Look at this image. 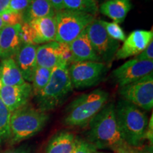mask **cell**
I'll return each mask as SVG.
<instances>
[{
    "instance_id": "6da1fadb",
    "label": "cell",
    "mask_w": 153,
    "mask_h": 153,
    "mask_svg": "<svg viewBox=\"0 0 153 153\" xmlns=\"http://www.w3.org/2000/svg\"><path fill=\"white\" fill-rule=\"evenodd\" d=\"M88 142L96 148L116 150L125 144L117 120L114 103L106 104L89 122Z\"/></svg>"
},
{
    "instance_id": "7a4b0ae2",
    "label": "cell",
    "mask_w": 153,
    "mask_h": 153,
    "mask_svg": "<svg viewBox=\"0 0 153 153\" xmlns=\"http://www.w3.org/2000/svg\"><path fill=\"white\" fill-rule=\"evenodd\" d=\"M116 120L123 139L132 148H139L145 140L148 124L147 114L140 108L122 99L115 106Z\"/></svg>"
},
{
    "instance_id": "3957f363",
    "label": "cell",
    "mask_w": 153,
    "mask_h": 153,
    "mask_svg": "<svg viewBox=\"0 0 153 153\" xmlns=\"http://www.w3.org/2000/svg\"><path fill=\"white\" fill-rule=\"evenodd\" d=\"M109 94L103 89H95L76 97L68 105L63 123L70 127H84L89 123L106 104Z\"/></svg>"
},
{
    "instance_id": "277c9868",
    "label": "cell",
    "mask_w": 153,
    "mask_h": 153,
    "mask_svg": "<svg viewBox=\"0 0 153 153\" xmlns=\"http://www.w3.org/2000/svg\"><path fill=\"white\" fill-rule=\"evenodd\" d=\"M72 89L69 66L59 65L55 67L48 83L35 97L37 108L46 113L55 109L64 102Z\"/></svg>"
},
{
    "instance_id": "5b68a950",
    "label": "cell",
    "mask_w": 153,
    "mask_h": 153,
    "mask_svg": "<svg viewBox=\"0 0 153 153\" xmlns=\"http://www.w3.org/2000/svg\"><path fill=\"white\" fill-rule=\"evenodd\" d=\"M49 116L46 112L26 104L11 112L10 142L18 143L39 133L46 125Z\"/></svg>"
},
{
    "instance_id": "8992f818",
    "label": "cell",
    "mask_w": 153,
    "mask_h": 153,
    "mask_svg": "<svg viewBox=\"0 0 153 153\" xmlns=\"http://www.w3.org/2000/svg\"><path fill=\"white\" fill-rule=\"evenodd\" d=\"M57 33L55 41L70 43L95 19L87 13L63 9L55 11Z\"/></svg>"
},
{
    "instance_id": "52a82bcc",
    "label": "cell",
    "mask_w": 153,
    "mask_h": 153,
    "mask_svg": "<svg viewBox=\"0 0 153 153\" xmlns=\"http://www.w3.org/2000/svg\"><path fill=\"white\" fill-rule=\"evenodd\" d=\"M108 71V66L104 62L84 61L74 62L69 66V74L72 87L81 89L98 85Z\"/></svg>"
},
{
    "instance_id": "ba28073f",
    "label": "cell",
    "mask_w": 153,
    "mask_h": 153,
    "mask_svg": "<svg viewBox=\"0 0 153 153\" xmlns=\"http://www.w3.org/2000/svg\"><path fill=\"white\" fill-rule=\"evenodd\" d=\"M86 29L91 45L100 61L108 67L110 66L119 49V42L108 36L99 19H95Z\"/></svg>"
},
{
    "instance_id": "9c48e42d",
    "label": "cell",
    "mask_w": 153,
    "mask_h": 153,
    "mask_svg": "<svg viewBox=\"0 0 153 153\" xmlns=\"http://www.w3.org/2000/svg\"><path fill=\"white\" fill-rule=\"evenodd\" d=\"M119 93L123 99L138 108L150 111L153 107V72L119 87Z\"/></svg>"
},
{
    "instance_id": "30bf717a",
    "label": "cell",
    "mask_w": 153,
    "mask_h": 153,
    "mask_svg": "<svg viewBox=\"0 0 153 153\" xmlns=\"http://www.w3.org/2000/svg\"><path fill=\"white\" fill-rule=\"evenodd\" d=\"M153 61L131 59L112 72V78L119 87L129 85L152 72Z\"/></svg>"
},
{
    "instance_id": "8fae6325",
    "label": "cell",
    "mask_w": 153,
    "mask_h": 153,
    "mask_svg": "<svg viewBox=\"0 0 153 153\" xmlns=\"http://www.w3.org/2000/svg\"><path fill=\"white\" fill-rule=\"evenodd\" d=\"M153 41L152 30H135L126 37L120 48L118 50L115 58L123 60L138 55Z\"/></svg>"
},
{
    "instance_id": "7c38bea8",
    "label": "cell",
    "mask_w": 153,
    "mask_h": 153,
    "mask_svg": "<svg viewBox=\"0 0 153 153\" xmlns=\"http://www.w3.org/2000/svg\"><path fill=\"white\" fill-rule=\"evenodd\" d=\"M32 95V86L28 82L19 85H3L0 89V98L11 113L28 104Z\"/></svg>"
},
{
    "instance_id": "4fadbf2b",
    "label": "cell",
    "mask_w": 153,
    "mask_h": 153,
    "mask_svg": "<svg viewBox=\"0 0 153 153\" xmlns=\"http://www.w3.org/2000/svg\"><path fill=\"white\" fill-rule=\"evenodd\" d=\"M22 24L5 26L0 30V58L14 57L23 45L21 38Z\"/></svg>"
},
{
    "instance_id": "5bb4252c",
    "label": "cell",
    "mask_w": 153,
    "mask_h": 153,
    "mask_svg": "<svg viewBox=\"0 0 153 153\" xmlns=\"http://www.w3.org/2000/svg\"><path fill=\"white\" fill-rule=\"evenodd\" d=\"M38 45L33 44H23L15 55L14 59L24 80L31 82L37 68L36 50Z\"/></svg>"
},
{
    "instance_id": "9a60e30c",
    "label": "cell",
    "mask_w": 153,
    "mask_h": 153,
    "mask_svg": "<svg viewBox=\"0 0 153 153\" xmlns=\"http://www.w3.org/2000/svg\"><path fill=\"white\" fill-rule=\"evenodd\" d=\"M28 24L33 31L34 45L55 41L57 33V23L55 16L34 19Z\"/></svg>"
},
{
    "instance_id": "2e32d148",
    "label": "cell",
    "mask_w": 153,
    "mask_h": 153,
    "mask_svg": "<svg viewBox=\"0 0 153 153\" xmlns=\"http://www.w3.org/2000/svg\"><path fill=\"white\" fill-rule=\"evenodd\" d=\"M86 28L73 41L69 43L72 54V63L84 61L101 62L91 45Z\"/></svg>"
},
{
    "instance_id": "e0dca14e",
    "label": "cell",
    "mask_w": 153,
    "mask_h": 153,
    "mask_svg": "<svg viewBox=\"0 0 153 153\" xmlns=\"http://www.w3.org/2000/svg\"><path fill=\"white\" fill-rule=\"evenodd\" d=\"M37 67L54 68L61 63L58 42L51 41L38 45L36 50Z\"/></svg>"
},
{
    "instance_id": "ac0fdd59",
    "label": "cell",
    "mask_w": 153,
    "mask_h": 153,
    "mask_svg": "<svg viewBox=\"0 0 153 153\" xmlns=\"http://www.w3.org/2000/svg\"><path fill=\"white\" fill-rule=\"evenodd\" d=\"M131 9V0H108L100 6L99 10L114 22L119 24L124 22Z\"/></svg>"
},
{
    "instance_id": "d6986e66",
    "label": "cell",
    "mask_w": 153,
    "mask_h": 153,
    "mask_svg": "<svg viewBox=\"0 0 153 153\" xmlns=\"http://www.w3.org/2000/svg\"><path fill=\"white\" fill-rule=\"evenodd\" d=\"M78 140L79 137L70 132H59L50 140L45 153H71Z\"/></svg>"
},
{
    "instance_id": "ffe728a7",
    "label": "cell",
    "mask_w": 153,
    "mask_h": 153,
    "mask_svg": "<svg viewBox=\"0 0 153 153\" xmlns=\"http://www.w3.org/2000/svg\"><path fill=\"white\" fill-rule=\"evenodd\" d=\"M0 79L3 85L5 86L19 85L26 82L14 57L1 60L0 62Z\"/></svg>"
},
{
    "instance_id": "44dd1931",
    "label": "cell",
    "mask_w": 153,
    "mask_h": 153,
    "mask_svg": "<svg viewBox=\"0 0 153 153\" xmlns=\"http://www.w3.org/2000/svg\"><path fill=\"white\" fill-rule=\"evenodd\" d=\"M55 15V11L48 0H32L23 12V23H29L34 19Z\"/></svg>"
},
{
    "instance_id": "7402d4cb",
    "label": "cell",
    "mask_w": 153,
    "mask_h": 153,
    "mask_svg": "<svg viewBox=\"0 0 153 153\" xmlns=\"http://www.w3.org/2000/svg\"><path fill=\"white\" fill-rule=\"evenodd\" d=\"M65 9L82 11L87 14L97 15L99 7L96 0H63Z\"/></svg>"
},
{
    "instance_id": "603a6c76",
    "label": "cell",
    "mask_w": 153,
    "mask_h": 153,
    "mask_svg": "<svg viewBox=\"0 0 153 153\" xmlns=\"http://www.w3.org/2000/svg\"><path fill=\"white\" fill-rule=\"evenodd\" d=\"M53 68H45L37 67L32 79V91L33 95H38L48 83Z\"/></svg>"
},
{
    "instance_id": "cb8c5ba5",
    "label": "cell",
    "mask_w": 153,
    "mask_h": 153,
    "mask_svg": "<svg viewBox=\"0 0 153 153\" xmlns=\"http://www.w3.org/2000/svg\"><path fill=\"white\" fill-rule=\"evenodd\" d=\"M11 114L0 98V147L10 137Z\"/></svg>"
},
{
    "instance_id": "d4e9b609",
    "label": "cell",
    "mask_w": 153,
    "mask_h": 153,
    "mask_svg": "<svg viewBox=\"0 0 153 153\" xmlns=\"http://www.w3.org/2000/svg\"><path fill=\"white\" fill-rule=\"evenodd\" d=\"M99 21L111 38L118 42L125 41L126 36L119 24L115 22H108L104 20Z\"/></svg>"
},
{
    "instance_id": "484cf974",
    "label": "cell",
    "mask_w": 153,
    "mask_h": 153,
    "mask_svg": "<svg viewBox=\"0 0 153 153\" xmlns=\"http://www.w3.org/2000/svg\"><path fill=\"white\" fill-rule=\"evenodd\" d=\"M5 26H14L23 24V13L15 11H7L1 14Z\"/></svg>"
},
{
    "instance_id": "4316f807",
    "label": "cell",
    "mask_w": 153,
    "mask_h": 153,
    "mask_svg": "<svg viewBox=\"0 0 153 153\" xmlns=\"http://www.w3.org/2000/svg\"><path fill=\"white\" fill-rule=\"evenodd\" d=\"M58 44L61 63L62 65L70 66L72 64V54L70 45L65 43H58Z\"/></svg>"
},
{
    "instance_id": "83f0119b",
    "label": "cell",
    "mask_w": 153,
    "mask_h": 153,
    "mask_svg": "<svg viewBox=\"0 0 153 153\" xmlns=\"http://www.w3.org/2000/svg\"><path fill=\"white\" fill-rule=\"evenodd\" d=\"M96 151H97V149L92 144L79 137L75 148L71 153H94Z\"/></svg>"
},
{
    "instance_id": "f1b7e54d",
    "label": "cell",
    "mask_w": 153,
    "mask_h": 153,
    "mask_svg": "<svg viewBox=\"0 0 153 153\" xmlns=\"http://www.w3.org/2000/svg\"><path fill=\"white\" fill-rule=\"evenodd\" d=\"M32 0H10L7 11L23 13L28 8Z\"/></svg>"
},
{
    "instance_id": "f546056e",
    "label": "cell",
    "mask_w": 153,
    "mask_h": 153,
    "mask_svg": "<svg viewBox=\"0 0 153 153\" xmlns=\"http://www.w3.org/2000/svg\"><path fill=\"white\" fill-rule=\"evenodd\" d=\"M20 34L23 44H33V31L28 23H23L22 24Z\"/></svg>"
},
{
    "instance_id": "4dcf8cb0",
    "label": "cell",
    "mask_w": 153,
    "mask_h": 153,
    "mask_svg": "<svg viewBox=\"0 0 153 153\" xmlns=\"http://www.w3.org/2000/svg\"><path fill=\"white\" fill-rule=\"evenodd\" d=\"M135 58L142 61H153V41L150 42L144 51L137 55Z\"/></svg>"
},
{
    "instance_id": "1f68e13d",
    "label": "cell",
    "mask_w": 153,
    "mask_h": 153,
    "mask_svg": "<svg viewBox=\"0 0 153 153\" xmlns=\"http://www.w3.org/2000/svg\"><path fill=\"white\" fill-rule=\"evenodd\" d=\"M53 8L55 11H61L65 9L64 1L63 0H48Z\"/></svg>"
},
{
    "instance_id": "d6a6232c",
    "label": "cell",
    "mask_w": 153,
    "mask_h": 153,
    "mask_svg": "<svg viewBox=\"0 0 153 153\" xmlns=\"http://www.w3.org/2000/svg\"><path fill=\"white\" fill-rule=\"evenodd\" d=\"M0 153H31V152H30L28 148L23 146V147H20V148L9 149V150H4L3 151V152H1Z\"/></svg>"
},
{
    "instance_id": "836d02e7",
    "label": "cell",
    "mask_w": 153,
    "mask_h": 153,
    "mask_svg": "<svg viewBox=\"0 0 153 153\" xmlns=\"http://www.w3.org/2000/svg\"><path fill=\"white\" fill-rule=\"evenodd\" d=\"M115 152H116V153H134L133 148L129 146L126 143L116 149Z\"/></svg>"
},
{
    "instance_id": "e575fe53",
    "label": "cell",
    "mask_w": 153,
    "mask_h": 153,
    "mask_svg": "<svg viewBox=\"0 0 153 153\" xmlns=\"http://www.w3.org/2000/svg\"><path fill=\"white\" fill-rule=\"evenodd\" d=\"M135 149H133L134 153H153L152 151V145H149V146H146L143 148H135Z\"/></svg>"
},
{
    "instance_id": "d590c367",
    "label": "cell",
    "mask_w": 153,
    "mask_h": 153,
    "mask_svg": "<svg viewBox=\"0 0 153 153\" xmlns=\"http://www.w3.org/2000/svg\"><path fill=\"white\" fill-rule=\"evenodd\" d=\"M10 0H0V15L7 12Z\"/></svg>"
},
{
    "instance_id": "8d00e7d4",
    "label": "cell",
    "mask_w": 153,
    "mask_h": 153,
    "mask_svg": "<svg viewBox=\"0 0 153 153\" xmlns=\"http://www.w3.org/2000/svg\"><path fill=\"white\" fill-rule=\"evenodd\" d=\"M4 26H5V24H4V23L3 22L2 19H1V15H0V30H1V28L4 27Z\"/></svg>"
},
{
    "instance_id": "74e56055",
    "label": "cell",
    "mask_w": 153,
    "mask_h": 153,
    "mask_svg": "<svg viewBox=\"0 0 153 153\" xmlns=\"http://www.w3.org/2000/svg\"><path fill=\"white\" fill-rule=\"evenodd\" d=\"M3 87V84H2V82H1V79H0V89H1V87Z\"/></svg>"
},
{
    "instance_id": "f35d334b",
    "label": "cell",
    "mask_w": 153,
    "mask_h": 153,
    "mask_svg": "<svg viewBox=\"0 0 153 153\" xmlns=\"http://www.w3.org/2000/svg\"><path fill=\"white\" fill-rule=\"evenodd\" d=\"M94 153H107V152H99V151H96Z\"/></svg>"
}]
</instances>
